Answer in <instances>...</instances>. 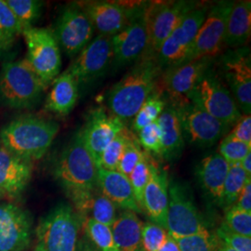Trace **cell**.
Returning a JSON list of instances; mask_svg holds the SVG:
<instances>
[{
	"label": "cell",
	"instance_id": "obj_1",
	"mask_svg": "<svg viewBox=\"0 0 251 251\" xmlns=\"http://www.w3.org/2000/svg\"><path fill=\"white\" fill-rule=\"evenodd\" d=\"M162 69L152 58L144 57L116 83L108 94L111 114L125 122L136 116L152 95Z\"/></svg>",
	"mask_w": 251,
	"mask_h": 251
},
{
	"label": "cell",
	"instance_id": "obj_2",
	"mask_svg": "<svg viewBox=\"0 0 251 251\" xmlns=\"http://www.w3.org/2000/svg\"><path fill=\"white\" fill-rule=\"evenodd\" d=\"M60 126L52 120L27 115L15 118L0 130V144L19 156L33 162L49 151Z\"/></svg>",
	"mask_w": 251,
	"mask_h": 251
},
{
	"label": "cell",
	"instance_id": "obj_3",
	"mask_svg": "<svg viewBox=\"0 0 251 251\" xmlns=\"http://www.w3.org/2000/svg\"><path fill=\"white\" fill-rule=\"evenodd\" d=\"M54 177L67 195L98 187V168L79 131L75 134L57 159Z\"/></svg>",
	"mask_w": 251,
	"mask_h": 251
},
{
	"label": "cell",
	"instance_id": "obj_4",
	"mask_svg": "<svg viewBox=\"0 0 251 251\" xmlns=\"http://www.w3.org/2000/svg\"><path fill=\"white\" fill-rule=\"evenodd\" d=\"M46 89L25 59L4 63L0 69V107L30 109Z\"/></svg>",
	"mask_w": 251,
	"mask_h": 251
},
{
	"label": "cell",
	"instance_id": "obj_5",
	"mask_svg": "<svg viewBox=\"0 0 251 251\" xmlns=\"http://www.w3.org/2000/svg\"><path fill=\"white\" fill-rule=\"evenodd\" d=\"M81 220L70 204L62 202L44 216L36 230L35 251H76Z\"/></svg>",
	"mask_w": 251,
	"mask_h": 251
},
{
	"label": "cell",
	"instance_id": "obj_6",
	"mask_svg": "<svg viewBox=\"0 0 251 251\" xmlns=\"http://www.w3.org/2000/svg\"><path fill=\"white\" fill-rule=\"evenodd\" d=\"M23 36L27 48L25 60L48 89L62 67L61 49L53 32L49 28L33 26L24 30Z\"/></svg>",
	"mask_w": 251,
	"mask_h": 251
},
{
	"label": "cell",
	"instance_id": "obj_7",
	"mask_svg": "<svg viewBox=\"0 0 251 251\" xmlns=\"http://www.w3.org/2000/svg\"><path fill=\"white\" fill-rule=\"evenodd\" d=\"M187 99L229 127L242 117L230 90L211 69L204 75Z\"/></svg>",
	"mask_w": 251,
	"mask_h": 251
},
{
	"label": "cell",
	"instance_id": "obj_8",
	"mask_svg": "<svg viewBox=\"0 0 251 251\" xmlns=\"http://www.w3.org/2000/svg\"><path fill=\"white\" fill-rule=\"evenodd\" d=\"M194 1H158L146 5L148 29V49L144 57L152 58L158 52L163 42L188 14L197 8Z\"/></svg>",
	"mask_w": 251,
	"mask_h": 251
},
{
	"label": "cell",
	"instance_id": "obj_9",
	"mask_svg": "<svg viewBox=\"0 0 251 251\" xmlns=\"http://www.w3.org/2000/svg\"><path fill=\"white\" fill-rule=\"evenodd\" d=\"M173 106L179 116L184 141L194 146L211 147L230 129L186 98L175 101Z\"/></svg>",
	"mask_w": 251,
	"mask_h": 251
},
{
	"label": "cell",
	"instance_id": "obj_10",
	"mask_svg": "<svg viewBox=\"0 0 251 251\" xmlns=\"http://www.w3.org/2000/svg\"><path fill=\"white\" fill-rule=\"evenodd\" d=\"M167 231L177 239L200 233L206 228L204 218L199 211L188 189L177 181L169 182V207Z\"/></svg>",
	"mask_w": 251,
	"mask_h": 251
},
{
	"label": "cell",
	"instance_id": "obj_11",
	"mask_svg": "<svg viewBox=\"0 0 251 251\" xmlns=\"http://www.w3.org/2000/svg\"><path fill=\"white\" fill-rule=\"evenodd\" d=\"M207 10L204 6L191 10L163 42L155 56V61L162 71L186 62Z\"/></svg>",
	"mask_w": 251,
	"mask_h": 251
},
{
	"label": "cell",
	"instance_id": "obj_12",
	"mask_svg": "<svg viewBox=\"0 0 251 251\" xmlns=\"http://www.w3.org/2000/svg\"><path fill=\"white\" fill-rule=\"evenodd\" d=\"M52 32L60 49L73 58L92 40L95 28L80 5L75 3L62 9Z\"/></svg>",
	"mask_w": 251,
	"mask_h": 251
},
{
	"label": "cell",
	"instance_id": "obj_13",
	"mask_svg": "<svg viewBox=\"0 0 251 251\" xmlns=\"http://www.w3.org/2000/svg\"><path fill=\"white\" fill-rule=\"evenodd\" d=\"M233 5V1H218L207 10L185 63L201 58L213 59L224 50L227 20Z\"/></svg>",
	"mask_w": 251,
	"mask_h": 251
},
{
	"label": "cell",
	"instance_id": "obj_14",
	"mask_svg": "<svg viewBox=\"0 0 251 251\" xmlns=\"http://www.w3.org/2000/svg\"><path fill=\"white\" fill-rule=\"evenodd\" d=\"M114 51L113 64L119 69L144 58L148 49V29L146 5L135 7L128 25L111 37Z\"/></svg>",
	"mask_w": 251,
	"mask_h": 251
},
{
	"label": "cell",
	"instance_id": "obj_15",
	"mask_svg": "<svg viewBox=\"0 0 251 251\" xmlns=\"http://www.w3.org/2000/svg\"><path fill=\"white\" fill-rule=\"evenodd\" d=\"M222 71L231 94L245 116L251 113V59L248 48L229 50L222 57Z\"/></svg>",
	"mask_w": 251,
	"mask_h": 251
},
{
	"label": "cell",
	"instance_id": "obj_16",
	"mask_svg": "<svg viewBox=\"0 0 251 251\" xmlns=\"http://www.w3.org/2000/svg\"><path fill=\"white\" fill-rule=\"evenodd\" d=\"M114 51L111 36L98 35L92 38L66 70L78 85L87 84L104 75L113 64Z\"/></svg>",
	"mask_w": 251,
	"mask_h": 251
},
{
	"label": "cell",
	"instance_id": "obj_17",
	"mask_svg": "<svg viewBox=\"0 0 251 251\" xmlns=\"http://www.w3.org/2000/svg\"><path fill=\"white\" fill-rule=\"evenodd\" d=\"M32 234L30 213L13 203L0 202V251H26Z\"/></svg>",
	"mask_w": 251,
	"mask_h": 251
},
{
	"label": "cell",
	"instance_id": "obj_18",
	"mask_svg": "<svg viewBox=\"0 0 251 251\" xmlns=\"http://www.w3.org/2000/svg\"><path fill=\"white\" fill-rule=\"evenodd\" d=\"M125 127L123 121L113 114H108L102 107L90 112L86 124L79 132L97 168L104 149Z\"/></svg>",
	"mask_w": 251,
	"mask_h": 251
},
{
	"label": "cell",
	"instance_id": "obj_19",
	"mask_svg": "<svg viewBox=\"0 0 251 251\" xmlns=\"http://www.w3.org/2000/svg\"><path fill=\"white\" fill-rule=\"evenodd\" d=\"M212 61V58H201L164 70L160 76L162 84L172 100L187 99L198 82L210 69Z\"/></svg>",
	"mask_w": 251,
	"mask_h": 251
},
{
	"label": "cell",
	"instance_id": "obj_20",
	"mask_svg": "<svg viewBox=\"0 0 251 251\" xmlns=\"http://www.w3.org/2000/svg\"><path fill=\"white\" fill-rule=\"evenodd\" d=\"M78 4L88 14L99 35L111 37L128 25L134 10V8H126L111 1H85Z\"/></svg>",
	"mask_w": 251,
	"mask_h": 251
},
{
	"label": "cell",
	"instance_id": "obj_21",
	"mask_svg": "<svg viewBox=\"0 0 251 251\" xmlns=\"http://www.w3.org/2000/svg\"><path fill=\"white\" fill-rule=\"evenodd\" d=\"M33 163L0 144V190L5 196L18 198L32 177Z\"/></svg>",
	"mask_w": 251,
	"mask_h": 251
},
{
	"label": "cell",
	"instance_id": "obj_22",
	"mask_svg": "<svg viewBox=\"0 0 251 251\" xmlns=\"http://www.w3.org/2000/svg\"><path fill=\"white\" fill-rule=\"evenodd\" d=\"M169 182L167 172L159 170L152 161L150 179L144 190L143 209L152 223L165 229L169 207Z\"/></svg>",
	"mask_w": 251,
	"mask_h": 251
},
{
	"label": "cell",
	"instance_id": "obj_23",
	"mask_svg": "<svg viewBox=\"0 0 251 251\" xmlns=\"http://www.w3.org/2000/svg\"><path fill=\"white\" fill-rule=\"evenodd\" d=\"M67 196L71 199L74 209L81 221L92 219L102 225L111 226L117 218V207L98 187Z\"/></svg>",
	"mask_w": 251,
	"mask_h": 251
},
{
	"label": "cell",
	"instance_id": "obj_24",
	"mask_svg": "<svg viewBox=\"0 0 251 251\" xmlns=\"http://www.w3.org/2000/svg\"><path fill=\"white\" fill-rule=\"evenodd\" d=\"M97 186L116 207L135 213L144 212L135 199L129 179L120 172L99 169Z\"/></svg>",
	"mask_w": 251,
	"mask_h": 251
},
{
	"label": "cell",
	"instance_id": "obj_25",
	"mask_svg": "<svg viewBox=\"0 0 251 251\" xmlns=\"http://www.w3.org/2000/svg\"><path fill=\"white\" fill-rule=\"evenodd\" d=\"M230 165L218 153L204 157L197 167L198 182L205 195L219 206L223 205L225 179Z\"/></svg>",
	"mask_w": 251,
	"mask_h": 251
},
{
	"label": "cell",
	"instance_id": "obj_26",
	"mask_svg": "<svg viewBox=\"0 0 251 251\" xmlns=\"http://www.w3.org/2000/svg\"><path fill=\"white\" fill-rule=\"evenodd\" d=\"M79 96V85L68 71L59 75L52 82L46 99L45 109L56 115L68 116L75 106Z\"/></svg>",
	"mask_w": 251,
	"mask_h": 251
},
{
	"label": "cell",
	"instance_id": "obj_27",
	"mask_svg": "<svg viewBox=\"0 0 251 251\" xmlns=\"http://www.w3.org/2000/svg\"><path fill=\"white\" fill-rule=\"evenodd\" d=\"M156 121L161 130V156L173 160L179 156L185 144L177 110L173 105L165 108Z\"/></svg>",
	"mask_w": 251,
	"mask_h": 251
},
{
	"label": "cell",
	"instance_id": "obj_28",
	"mask_svg": "<svg viewBox=\"0 0 251 251\" xmlns=\"http://www.w3.org/2000/svg\"><path fill=\"white\" fill-rule=\"evenodd\" d=\"M251 35V1H233L226 25L225 46L232 49H239L249 42Z\"/></svg>",
	"mask_w": 251,
	"mask_h": 251
},
{
	"label": "cell",
	"instance_id": "obj_29",
	"mask_svg": "<svg viewBox=\"0 0 251 251\" xmlns=\"http://www.w3.org/2000/svg\"><path fill=\"white\" fill-rule=\"evenodd\" d=\"M144 224L133 211L124 210L117 218L111 230L119 251H143L142 230Z\"/></svg>",
	"mask_w": 251,
	"mask_h": 251
},
{
	"label": "cell",
	"instance_id": "obj_30",
	"mask_svg": "<svg viewBox=\"0 0 251 251\" xmlns=\"http://www.w3.org/2000/svg\"><path fill=\"white\" fill-rule=\"evenodd\" d=\"M86 238L98 251H119L114 240L111 227L102 225L92 219L81 221Z\"/></svg>",
	"mask_w": 251,
	"mask_h": 251
},
{
	"label": "cell",
	"instance_id": "obj_31",
	"mask_svg": "<svg viewBox=\"0 0 251 251\" xmlns=\"http://www.w3.org/2000/svg\"><path fill=\"white\" fill-rule=\"evenodd\" d=\"M250 179L251 176L243 171L239 164L230 165L224 186L223 207L228 209L235 204L246 182Z\"/></svg>",
	"mask_w": 251,
	"mask_h": 251
},
{
	"label": "cell",
	"instance_id": "obj_32",
	"mask_svg": "<svg viewBox=\"0 0 251 251\" xmlns=\"http://www.w3.org/2000/svg\"><path fill=\"white\" fill-rule=\"evenodd\" d=\"M24 30L33 27L39 19L43 2L38 0H5Z\"/></svg>",
	"mask_w": 251,
	"mask_h": 251
},
{
	"label": "cell",
	"instance_id": "obj_33",
	"mask_svg": "<svg viewBox=\"0 0 251 251\" xmlns=\"http://www.w3.org/2000/svg\"><path fill=\"white\" fill-rule=\"evenodd\" d=\"M23 35V28L9 9L5 0H0V38L8 50L19 36Z\"/></svg>",
	"mask_w": 251,
	"mask_h": 251
},
{
	"label": "cell",
	"instance_id": "obj_34",
	"mask_svg": "<svg viewBox=\"0 0 251 251\" xmlns=\"http://www.w3.org/2000/svg\"><path fill=\"white\" fill-rule=\"evenodd\" d=\"M132 136L133 134L130 133L126 127L119 134H117L102 152L98 165V170L102 169L106 171H117L118 162L124 152L126 145Z\"/></svg>",
	"mask_w": 251,
	"mask_h": 251
},
{
	"label": "cell",
	"instance_id": "obj_35",
	"mask_svg": "<svg viewBox=\"0 0 251 251\" xmlns=\"http://www.w3.org/2000/svg\"><path fill=\"white\" fill-rule=\"evenodd\" d=\"M175 240L178 243L180 251H219L222 246L216 233H211L208 229Z\"/></svg>",
	"mask_w": 251,
	"mask_h": 251
},
{
	"label": "cell",
	"instance_id": "obj_36",
	"mask_svg": "<svg viewBox=\"0 0 251 251\" xmlns=\"http://www.w3.org/2000/svg\"><path fill=\"white\" fill-rule=\"evenodd\" d=\"M151 164L152 160L147 152H143V155L136 165L133 171H131L128 176L129 181L133 189L135 199L139 206L143 209V201H144V193L145 187L148 183L151 175Z\"/></svg>",
	"mask_w": 251,
	"mask_h": 251
},
{
	"label": "cell",
	"instance_id": "obj_37",
	"mask_svg": "<svg viewBox=\"0 0 251 251\" xmlns=\"http://www.w3.org/2000/svg\"><path fill=\"white\" fill-rule=\"evenodd\" d=\"M166 108V101L158 95H151L133 117L132 127L139 132L146 126L155 122Z\"/></svg>",
	"mask_w": 251,
	"mask_h": 251
},
{
	"label": "cell",
	"instance_id": "obj_38",
	"mask_svg": "<svg viewBox=\"0 0 251 251\" xmlns=\"http://www.w3.org/2000/svg\"><path fill=\"white\" fill-rule=\"evenodd\" d=\"M251 152V145L244 144L225 135L219 145V154L229 165L239 164L243 158Z\"/></svg>",
	"mask_w": 251,
	"mask_h": 251
},
{
	"label": "cell",
	"instance_id": "obj_39",
	"mask_svg": "<svg viewBox=\"0 0 251 251\" xmlns=\"http://www.w3.org/2000/svg\"><path fill=\"white\" fill-rule=\"evenodd\" d=\"M224 225L233 233L251 237V212L233 205L227 209Z\"/></svg>",
	"mask_w": 251,
	"mask_h": 251
},
{
	"label": "cell",
	"instance_id": "obj_40",
	"mask_svg": "<svg viewBox=\"0 0 251 251\" xmlns=\"http://www.w3.org/2000/svg\"><path fill=\"white\" fill-rule=\"evenodd\" d=\"M169 237L168 231L152 222L144 224L142 230L143 251H157Z\"/></svg>",
	"mask_w": 251,
	"mask_h": 251
},
{
	"label": "cell",
	"instance_id": "obj_41",
	"mask_svg": "<svg viewBox=\"0 0 251 251\" xmlns=\"http://www.w3.org/2000/svg\"><path fill=\"white\" fill-rule=\"evenodd\" d=\"M139 144L146 152L161 155V130L157 121L146 126L139 132Z\"/></svg>",
	"mask_w": 251,
	"mask_h": 251
},
{
	"label": "cell",
	"instance_id": "obj_42",
	"mask_svg": "<svg viewBox=\"0 0 251 251\" xmlns=\"http://www.w3.org/2000/svg\"><path fill=\"white\" fill-rule=\"evenodd\" d=\"M143 152L139 142L135 139L134 136H132V138L126 145L124 152L118 162L117 171L128 178L131 171H133L138 162L140 161Z\"/></svg>",
	"mask_w": 251,
	"mask_h": 251
},
{
	"label": "cell",
	"instance_id": "obj_43",
	"mask_svg": "<svg viewBox=\"0 0 251 251\" xmlns=\"http://www.w3.org/2000/svg\"><path fill=\"white\" fill-rule=\"evenodd\" d=\"M216 235L221 242L235 251H251V237H247L229 230L224 224L217 231Z\"/></svg>",
	"mask_w": 251,
	"mask_h": 251
},
{
	"label": "cell",
	"instance_id": "obj_44",
	"mask_svg": "<svg viewBox=\"0 0 251 251\" xmlns=\"http://www.w3.org/2000/svg\"><path fill=\"white\" fill-rule=\"evenodd\" d=\"M227 135L234 140L251 145V116L240 117V119L233 125V129Z\"/></svg>",
	"mask_w": 251,
	"mask_h": 251
},
{
	"label": "cell",
	"instance_id": "obj_45",
	"mask_svg": "<svg viewBox=\"0 0 251 251\" xmlns=\"http://www.w3.org/2000/svg\"><path fill=\"white\" fill-rule=\"evenodd\" d=\"M234 206L247 212H251V179H248Z\"/></svg>",
	"mask_w": 251,
	"mask_h": 251
},
{
	"label": "cell",
	"instance_id": "obj_46",
	"mask_svg": "<svg viewBox=\"0 0 251 251\" xmlns=\"http://www.w3.org/2000/svg\"><path fill=\"white\" fill-rule=\"evenodd\" d=\"M157 251H180V249L177 241L169 235L166 242L164 243V245Z\"/></svg>",
	"mask_w": 251,
	"mask_h": 251
},
{
	"label": "cell",
	"instance_id": "obj_47",
	"mask_svg": "<svg viewBox=\"0 0 251 251\" xmlns=\"http://www.w3.org/2000/svg\"><path fill=\"white\" fill-rule=\"evenodd\" d=\"M98 251L91 244L90 241L85 237L82 238L77 244V251Z\"/></svg>",
	"mask_w": 251,
	"mask_h": 251
},
{
	"label": "cell",
	"instance_id": "obj_48",
	"mask_svg": "<svg viewBox=\"0 0 251 251\" xmlns=\"http://www.w3.org/2000/svg\"><path fill=\"white\" fill-rule=\"evenodd\" d=\"M240 167L243 171H245L249 176H251V152H249L244 158L242 161L239 163Z\"/></svg>",
	"mask_w": 251,
	"mask_h": 251
},
{
	"label": "cell",
	"instance_id": "obj_49",
	"mask_svg": "<svg viewBox=\"0 0 251 251\" xmlns=\"http://www.w3.org/2000/svg\"><path fill=\"white\" fill-rule=\"evenodd\" d=\"M233 251V249H231V248H229V247H227V246H225L224 245L223 243H222V246H221V248H220V251Z\"/></svg>",
	"mask_w": 251,
	"mask_h": 251
},
{
	"label": "cell",
	"instance_id": "obj_50",
	"mask_svg": "<svg viewBox=\"0 0 251 251\" xmlns=\"http://www.w3.org/2000/svg\"><path fill=\"white\" fill-rule=\"evenodd\" d=\"M5 51H7L6 50H5V47L3 45V43H2V40H1V38H0V56L2 55V54L4 53Z\"/></svg>",
	"mask_w": 251,
	"mask_h": 251
},
{
	"label": "cell",
	"instance_id": "obj_51",
	"mask_svg": "<svg viewBox=\"0 0 251 251\" xmlns=\"http://www.w3.org/2000/svg\"><path fill=\"white\" fill-rule=\"evenodd\" d=\"M5 197V195H4V193L0 190V198H4Z\"/></svg>",
	"mask_w": 251,
	"mask_h": 251
}]
</instances>
